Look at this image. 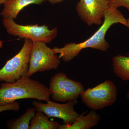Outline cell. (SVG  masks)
I'll use <instances>...</instances> for the list:
<instances>
[{
    "label": "cell",
    "mask_w": 129,
    "mask_h": 129,
    "mask_svg": "<svg viewBox=\"0 0 129 129\" xmlns=\"http://www.w3.org/2000/svg\"><path fill=\"white\" fill-rule=\"evenodd\" d=\"M80 96L86 106L96 111L112 105L117 99V89L113 82L106 80L94 87L84 90Z\"/></svg>",
    "instance_id": "cell-5"
},
{
    "label": "cell",
    "mask_w": 129,
    "mask_h": 129,
    "mask_svg": "<svg viewBox=\"0 0 129 129\" xmlns=\"http://www.w3.org/2000/svg\"><path fill=\"white\" fill-rule=\"evenodd\" d=\"M3 24L9 34L21 39H28L33 42L50 43L57 36V27L49 29L45 24L21 25L15 22L13 19H3Z\"/></svg>",
    "instance_id": "cell-3"
},
{
    "label": "cell",
    "mask_w": 129,
    "mask_h": 129,
    "mask_svg": "<svg viewBox=\"0 0 129 129\" xmlns=\"http://www.w3.org/2000/svg\"><path fill=\"white\" fill-rule=\"evenodd\" d=\"M52 4H55L62 2L63 0H46Z\"/></svg>",
    "instance_id": "cell-17"
},
{
    "label": "cell",
    "mask_w": 129,
    "mask_h": 129,
    "mask_svg": "<svg viewBox=\"0 0 129 129\" xmlns=\"http://www.w3.org/2000/svg\"><path fill=\"white\" fill-rule=\"evenodd\" d=\"M104 22L99 29L85 41L76 44L68 43L61 48H52L54 54H59V58L64 62H69L79 54L83 49L91 48L102 51H106L110 47V44L106 41L105 36L109 29L115 24L120 23L128 28L127 19L118 9L109 8L106 11Z\"/></svg>",
    "instance_id": "cell-1"
},
{
    "label": "cell",
    "mask_w": 129,
    "mask_h": 129,
    "mask_svg": "<svg viewBox=\"0 0 129 129\" xmlns=\"http://www.w3.org/2000/svg\"><path fill=\"white\" fill-rule=\"evenodd\" d=\"M112 65L116 76L122 80H129V53L127 56H114L112 59Z\"/></svg>",
    "instance_id": "cell-12"
},
{
    "label": "cell",
    "mask_w": 129,
    "mask_h": 129,
    "mask_svg": "<svg viewBox=\"0 0 129 129\" xmlns=\"http://www.w3.org/2000/svg\"><path fill=\"white\" fill-rule=\"evenodd\" d=\"M127 98H128V99H129V91L128 92V93H127Z\"/></svg>",
    "instance_id": "cell-20"
},
{
    "label": "cell",
    "mask_w": 129,
    "mask_h": 129,
    "mask_svg": "<svg viewBox=\"0 0 129 129\" xmlns=\"http://www.w3.org/2000/svg\"><path fill=\"white\" fill-rule=\"evenodd\" d=\"M36 109L35 107L28 108L22 115L8 121V128L11 129H29L30 122L34 116Z\"/></svg>",
    "instance_id": "cell-14"
},
{
    "label": "cell",
    "mask_w": 129,
    "mask_h": 129,
    "mask_svg": "<svg viewBox=\"0 0 129 129\" xmlns=\"http://www.w3.org/2000/svg\"><path fill=\"white\" fill-rule=\"evenodd\" d=\"M49 117L41 111H36L30 122L29 129H58L60 124L51 121Z\"/></svg>",
    "instance_id": "cell-13"
},
{
    "label": "cell",
    "mask_w": 129,
    "mask_h": 129,
    "mask_svg": "<svg viewBox=\"0 0 129 129\" xmlns=\"http://www.w3.org/2000/svg\"><path fill=\"white\" fill-rule=\"evenodd\" d=\"M127 24H128V28H129V19H127Z\"/></svg>",
    "instance_id": "cell-19"
},
{
    "label": "cell",
    "mask_w": 129,
    "mask_h": 129,
    "mask_svg": "<svg viewBox=\"0 0 129 129\" xmlns=\"http://www.w3.org/2000/svg\"><path fill=\"white\" fill-rule=\"evenodd\" d=\"M7 0H0V5L2 4H4Z\"/></svg>",
    "instance_id": "cell-18"
},
{
    "label": "cell",
    "mask_w": 129,
    "mask_h": 129,
    "mask_svg": "<svg viewBox=\"0 0 129 129\" xmlns=\"http://www.w3.org/2000/svg\"><path fill=\"white\" fill-rule=\"evenodd\" d=\"M20 109V105L19 103L16 102H14L11 104L6 105H2L0 104V113L3 111L9 110L18 111Z\"/></svg>",
    "instance_id": "cell-16"
},
{
    "label": "cell",
    "mask_w": 129,
    "mask_h": 129,
    "mask_svg": "<svg viewBox=\"0 0 129 129\" xmlns=\"http://www.w3.org/2000/svg\"><path fill=\"white\" fill-rule=\"evenodd\" d=\"M101 115L92 110L87 115H79L71 124L60 125L58 129H90L98 125L101 120Z\"/></svg>",
    "instance_id": "cell-11"
},
{
    "label": "cell",
    "mask_w": 129,
    "mask_h": 129,
    "mask_svg": "<svg viewBox=\"0 0 129 129\" xmlns=\"http://www.w3.org/2000/svg\"><path fill=\"white\" fill-rule=\"evenodd\" d=\"M46 0H7L4 4V8L1 13L3 19L17 17L21 10L32 4L41 5Z\"/></svg>",
    "instance_id": "cell-10"
},
{
    "label": "cell",
    "mask_w": 129,
    "mask_h": 129,
    "mask_svg": "<svg viewBox=\"0 0 129 129\" xmlns=\"http://www.w3.org/2000/svg\"><path fill=\"white\" fill-rule=\"evenodd\" d=\"M78 103L77 100L69 101L64 104L57 103L50 100L46 104L34 101L32 104L36 111H41L49 118H58L62 120L63 124H71L80 115L74 109V107Z\"/></svg>",
    "instance_id": "cell-8"
},
{
    "label": "cell",
    "mask_w": 129,
    "mask_h": 129,
    "mask_svg": "<svg viewBox=\"0 0 129 129\" xmlns=\"http://www.w3.org/2000/svg\"><path fill=\"white\" fill-rule=\"evenodd\" d=\"M61 61L52 48L41 42H34L30 52L27 76L30 77L37 72L57 69Z\"/></svg>",
    "instance_id": "cell-7"
},
{
    "label": "cell",
    "mask_w": 129,
    "mask_h": 129,
    "mask_svg": "<svg viewBox=\"0 0 129 129\" xmlns=\"http://www.w3.org/2000/svg\"><path fill=\"white\" fill-rule=\"evenodd\" d=\"M111 1V0H107V1L108 2V3L110 2Z\"/></svg>",
    "instance_id": "cell-21"
},
{
    "label": "cell",
    "mask_w": 129,
    "mask_h": 129,
    "mask_svg": "<svg viewBox=\"0 0 129 129\" xmlns=\"http://www.w3.org/2000/svg\"><path fill=\"white\" fill-rule=\"evenodd\" d=\"M109 7L113 9H118L120 7H124L129 12V0H111L108 3Z\"/></svg>",
    "instance_id": "cell-15"
},
{
    "label": "cell",
    "mask_w": 129,
    "mask_h": 129,
    "mask_svg": "<svg viewBox=\"0 0 129 129\" xmlns=\"http://www.w3.org/2000/svg\"><path fill=\"white\" fill-rule=\"evenodd\" d=\"M51 96L56 101L68 102L77 100L84 90L83 84L68 78L63 73H58L50 81Z\"/></svg>",
    "instance_id": "cell-6"
},
{
    "label": "cell",
    "mask_w": 129,
    "mask_h": 129,
    "mask_svg": "<svg viewBox=\"0 0 129 129\" xmlns=\"http://www.w3.org/2000/svg\"><path fill=\"white\" fill-rule=\"evenodd\" d=\"M109 8L107 0H80L76 9L81 20L87 25H101L106 11Z\"/></svg>",
    "instance_id": "cell-9"
},
{
    "label": "cell",
    "mask_w": 129,
    "mask_h": 129,
    "mask_svg": "<svg viewBox=\"0 0 129 129\" xmlns=\"http://www.w3.org/2000/svg\"><path fill=\"white\" fill-rule=\"evenodd\" d=\"M33 43L31 40L24 39L20 51L0 69V81L13 83L22 77L27 76Z\"/></svg>",
    "instance_id": "cell-4"
},
{
    "label": "cell",
    "mask_w": 129,
    "mask_h": 129,
    "mask_svg": "<svg viewBox=\"0 0 129 129\" xmlns=\"http://www.w3.org/2000/svg\"><path fill=\"white\" fill-rule=\"evenodd\" d=\"M49 88L38 81L24 76L13 83L5 82L0 85V104L7 105L19 99H33L50 101Z\"/></svg>",
    "instance_id": "cell-2"
}]
</instances>
